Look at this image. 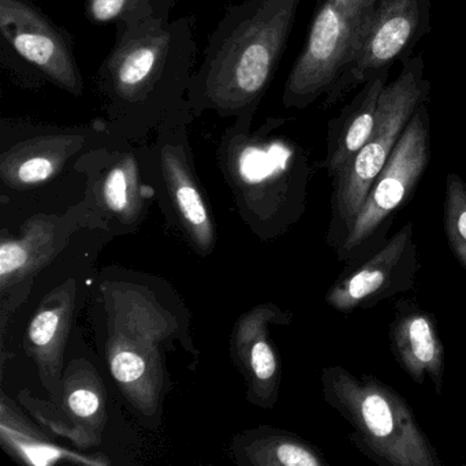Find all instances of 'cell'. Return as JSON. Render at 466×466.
Returning a JSON list of instances; mask_svg holds the SVG:
<instances>
[{
  "mask_svg": "<svg viewBox=\"0 0 466 466\" xmlns=\"http://www.w3.org/2000/svg\"><path fill=\"white\" fill-rule=\"evenodd\" d=\"M196 61L193 17L116 26V45L96 76L108 130L138 143L154 135L187 106Z\"/></svg>",
  "mask_w": 466,
  "mask_h": 466,
  "instance_id": "6da1fadb",
  "label": "cell"
},
{
  "mask_svg": "<svg viewBox=\"0 0 466 466\" xmlns=\"http://www.w3.org/2000/svg\"><path fill=\"white\" fill-rule=\"evenodd\" d=\"M301 0H242L209 36L187 91L195 118L215 113L253 127L286 50Z\"/></svg>",
  "mask_w": 466,
  "mask_h": 466,
  "instance_id": "7a4b0ae2",
  "label": "cell"
},
{
  "mask_svg": "<svg viewBox=\"0 0 466 466\" xmlns=\"http://www.w3.org/2000/svg\"><path fill=\"white\" fill-rule=\"evenodd\" d=\"M323 397L356 431L357 446L376 462L391 466H441L435 447L413 409L392 387L372 375L354 376L329 367L321 375Z\"/></svg>",
  "mask_w": 466,
  "mask_h": 466,
  "instance_id": "3957f363",
  "label": "cell"
},
{
  "mask_svg": "<svg viewBox=\"0 0 466 466\" xmlns=\"http://www.w3.org/2000/svg\"><path fill=\"white\" fill-rule=\"evenodd\" d=\"M402 69L392 83L387 84L379 100L375 129L370 140L349 163L348 167L332 178V220L329 238L339 248L353 228L357 215L391 157L398 140L414 111L427 103L431 84L424 77V59L410 56L400 61Z\"/></svg>",
  "mask_w": 466,
  "mask_h": 466,
  "instance_id": "277c9868",
  "label": "cell"
},
{
  "mask_svg": "<svg viewBox=\"0 0 466 466\" xmlns=\"http://www.w3.org/2000/svg\"><path fill=\"white\" fill-rule=\"evenodd\" d=\"M376 13L378 0H324L286 81L285 108L304 110L329 94L364 45Z\"/></svg>",
  "mask_w": 466,
  "mask_h": 466,
  "instance_id": "5b68a950",
  "label": "cell"
},
{
  "mask_svg": "<svg viewBox=\"0 0 466 466\" xmlns=\"http://www.w3.org/2000/svg\"><path fill=\"white\" fill-rule=\"evenodd\" d=\"M114 136L105 119L75 127L2 119L0 177L15 190L45 187L81 168L84 155Z\"/></svg>",
  "mask_w": 466,
  "mask_h": 466,
  "instance_id": "8992f818",
  "label": "cell"
},
{
  "mask_svg": "<svg viewBox=\"0 0 466 466\" xmlns=\"http://www.w3.org/2000/svg\"><path fill=\"white\" fill-rule=\"evenodd\" d=\"M431 159V119L422 103L406 125L391 157L373 182L353 228L337 252L339 260H360L378 249L391 226L394 214L416 190Z\"/></svg>",
  "mask_w": 466,
  "mask_h": 466,
  "instance_id": "52a82bcc",
  "label": "cell"
},
{
  "mask_svg": "<svg viewBox=\"0 0 466 466\" xmlns=\"http://www.w3.org/2000/svg\"><path fill=\"white\" fill-rule=\"evenodd\" d=\"M432 0H391L378 7L364 45L343 69L324 99L329 108L373 76L391 69L394 62L411 56L414 46L430 34Z\"/></svg>",
  "mask_w": 466,
  "mask_h": 466,
  "instance_id": "ba28073f",
  "label": "cell"
},
{
  "mask_svg": "<svg viewBox=\"0 0 466 466\" xmlns=\"http://www.w3.org/2000/svg\"><path fill=\"white\" fill-rule=\"evenodd\" d=\"M419 267L413 223L406 222L378 249L351 263L329 289L326 302L339 312L376 307L410 290Z\"/></svg>",
  "mask_w": 466,
  "mask_h": 466,
  "instance_id": "9c48e42d",
  "label": "cell"
},
{
  "mask_svg": "<svg viewBox=\"0 0 466 466\" xmlns=\"http://www.w3.org/2000/svg\"><path fill=\"white\" fill-rule=\"evenodd\" d=\"M0 34L46 80L76 97L84 80L69 35L28 0H0Z\"/></svg>",
  "mask_w": 466,
  "mask_h": 466,
  "instance_id": "30bf717a",
  "label": "cell"
},
{
  "mask_svg": "<svg viewBox=\"0 0 466 466\" xmlns=\"http://www.w3.org/2000/svg\"><path fill=\"white\" fill-rule=\"evenodd\" d=\"M390 340L392 354L403 370L417 384L430 380L436 394L441 395L444 346L432 315L408 299L397 301Z\"/></svg>",
  "mask_w": 466,
  "mask_h": 466,
  "instance_id": "8fae6325",
  "label": "cell"
},
{
  "mask_svg": "<svg viewBox=\"0 0 466 466\" xmlns=\"http://www.w3.org/2000/svg\"><path fill=\"white\" fill-rule=\"evenodd\" d=\"M390 70L368 80L353 100L329 122L327 170L335 178L354 159L375 129L379 100L389 81Z\"/></svg>",
  "mask_w": 466,
  "mask_h": 466,
  "instance_id": "7c38bea8",
  "label": "cell"
},
{
  "mask_svg": "<svg viewBox=\"0 0 466 466\" xmlns=\"http://www.w3.org/2000/svg\"><path fill=\"white\" fill-rule=\"evenodd\" d=\"M177 0H86V15L95 25L133 26L168 21Z\"/></svg>",
  "mask_w": 466,
  "mask_h": 466,
  "instance_id": "4fadbf2b",
  "label": "cell"
},
{
  "mask_svg": "<svg viewBox=\"0 0 466 466\" xmlns=\"http://www.w3.org/2000/svg\"><path fill=\"white\" fill-rule=\"evenodd\" d=\"M443 228L450 250L466 271V184L454 173L446 178Z\"/></svg>",
  "mask_w": 466,
  "mask_h": 466,
  "instance_id": "5bb4252c",
  "label": "cell"
},
{
  "mask_svg": "<svg viewBox=\"0 0 466 466\" xmlns=\"http://www.w3.org/2000/svg\"><path fill=\"white\" fill-rule=\"evenodd\" d=\"M256 462L277 466L329 465L315 447L291 435H271L261 441Z\"/></svg>",
  "mask_w": 466,
  "mask_h": 466,
  "instance_id": "9a60e30c",
  "label": "cell"
},
{
  "mask_svg": "<svg viewBox=\"0 0 466 466\" xmlns=\"http://www.w3.org/2000/svg\"><path fill=\"white\" fill-rule=\"evenodd\" d=\"M37 258H42V250L32 248L31 238L5 241L0 248V277L4 286L32 268Z\"/></svg>",
  "mask_w": 466,
  "mask_h": 466,
  "instance_id": "2e32d148",
  "label": "cell"
},
{
  "mask_svg": "<svg viewBox=\"0 0 466 466\" xmlns=\"http://www.w3.org/2000/svg\"><path fill=\"white\" fill-rule=\"evenodd\" d=\"M66 313L67 309L62 308H53L37 313L29 329V339L39 350V354L48 356L56 351V342L65 329Z\"/></svg>",
  "mask_w": 466,
  "mask_h": 466,
  "instance_id": "e0dca14e",
  "label": "cell"
},
{
  "mask_svg": "<svg viewBox=\"0 0 466 466\" xmlns=\"http://www.w3.org/2000/svg\"><path fill=\"white\" fill-rule=\"evenodd\" d=\"M249 365L253 375L261 384L274 389L278 379V360L266 337L258 338L250 346Z\"/></svg>",
  "mask_w": 466,
  "mask_h": 466,
  "instance_id": "ac0fdd59",
  "label": "cell"
},
{
  "mask_svg": "<svg viewBox=\"0 0 466 466\" xmlns=\"http://www.w3.org/2000/svg\"><path fill=\"white\" fill-rule=\"evenodd\" d=\"M67 406L76 416L86 419V417L94 416L99 410L100 397L94 390L80 387V389L73 390L70 392L69 398H67Z\"/></svg>",
  "mask_w": 466,
  "mask_h": 466,
  "instance_id": "d6986e66",
  "label": "cell"
},
{
  "mask_svg": "<svg viewBox=\"0 0 466 466\" xmlns=\"http://www.w3.org/2000/svg\"><path fill=\"white\" fill-rule=\"evenodd\" d=\"M389 2H391V0H378V7L383 6V5L389 4Z\"/></svg>",
  "mask_w": 466,
  "mask_h": 466,
  "instance_id": "ffe728a7",
  "label": "cell"
},
{
  "mask_svg": "<svg viewBox=\"0 0 466 466\" xmlns=\"http://www.w3.org/2000/svg\"><path fill=\"white\" fill-rule=\"evenodd\" d=\"M465 465H466V462H465Z\"/></svg>",
  "mask_w": 466,
  "mask_h": 466,
  "instance_id": "44dd1931",
  "label": "cell"
}]
</instances>
